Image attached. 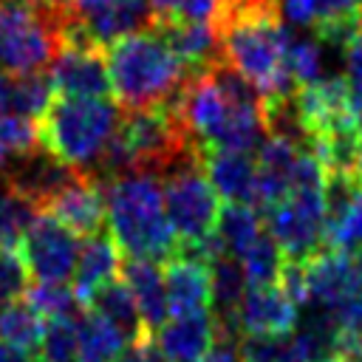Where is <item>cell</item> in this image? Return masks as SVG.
Here are the masks:
<instances>
[{
  "label": "cell",
  "mask_w": 362,
  "mask_h": 362,
  "mask_svg": "<svg viewBox=\"0 0 362 362\" xmlns=\"http://www.w3.org/2000/svg\"><path fill=\"white\" fill-rule=\"evenodd\" d=\"M342 82L348 88L354 113L362 119V34L354 37L342 51Z\"/></svg>",
  "instance_id": "4dcf8cb0"
},
{
  "label": "cell",
  "mask_w": 362,
  "mask_h": 362,
  "mask_svg": "<svg viewBox=\"0 0 362 362\" xmlns=\"http://www.w3.org/2000/svg\"><path fill=\"white\" fill-rule=\"evenodd\" d=\"M263 221L288 260L311 263L328 249V218L322 189H294L286 201L266 209Z\"/></svg>",
  "instance_id": "5b68a950"
},
{
  "label": "cell",
  "mask_w": 362,
  "mask_h": 362,
  "mask_svg": "<svg viewBox=\"0 0 362 362\" xmlns=\"http://www.w3.org/2000/svg\"><path fill=\"white\" fill-rule=\"evenodd\" d=\"M124 255L116 246V240L105 232L88 235L79 243V257L74 269V288L82 300H88L96 288L107 286L110 280H119Z\"/></svg>",
  "instance_id": "e0dca14e"
},
{
  "label": "cell",
  "mask_w": 362,
  "mask_h": 362,
  "mask_svg": "<svg viewBox=\"0 0 362 362\" xmlns=\"http://www.w3.org/2000/svg\"><path fill=\"white\" fill-rule=\"evenodd\" d=\"M37 356L40 362H79L76 320H48Z\"/></svg>",
  "instance_id": "83f0119b"
},
{
  "label": "cell",
  "mask_w": 362,
  "mask_h": 362,
  "mask_svg": "<svg viewBox=\"0 0 362 362\" xmlns=\"http://www.w3.org/2000/svg\"><path fill=\"white\" fill-rule=\"evenodd\" d=\"M124 119V107L107 96L68 99L57 96L40 119L42 144L62 161L76 167L85 178L93 175L105 150L116 139Z\"/></svg>",
  "instance_id": "3957f363"
},
{
  "label": "cell",
  "mask_w": 362,
  "mask_h": 362,
  "mask_svg": "<svg viewBox=\"0 0 362 362\" xmlns=\"http://www.w3.org/2000/svg\"><path fill=\"white\" fill-rule=\"evenodd\" d=\"M297 311L280 286H249L235 317L240 334H286L294 328Z\"/></svg>",
  "instance_id": "5bb4252c"
},
{
  "label": "cell",
  "mask_w": 362,
  "mask_h": 362,
  "mask_svg": "<svg viewBox=\"0 0 362 362\" xmlns=\"http://www.w3.org/2000/svg\"><path fill=\"white\" fill-rule=\"evenodd\" d=\"M107 71L110 90L124 110L170 105L192 79L156 25L107 45Z\"/></svg>",
  "instance_id": "7a4b0ae2"
},
{
  "label": "cell",
  "mask_w": 362,
  "mask_h": 362,
  "mask_svg": "<svg viewBox=\"0 0 362 362\" xmlns=\"http://www.w3.org/2000/svg\"><path fill=\"white\" fill-rule=\"evenodd\" d=\"M119 362H170V359L158 348L156 337L147 331V334H141V337H136V339L127 342V348L122 351Z\"/></svg>",
  "instance_id": "1f68e13d"
},
{
  "label": "cell",
  "mask_w": 362,
  "mask_h": 362,
  "mask_svg": "<svg viewBox=\"0 0 362 362\" xmlns=\"http://www.w3.org/2000/svg\"><path fill=\"white\" fill-rule=\"evenodd\" d=\"M42 144L40 124L25 116H0V170Z\"/></svg>",
  "instance_id": "484cf974"
},
{
  "label": "cell",
  "mask_w": 362,
  "mask_h": 362,
  "mask_svg": "<svg viewBox=\"0 0 362 362\" xmlns=\"http://www.w3.org/2000/svg\"><path fill=\"white\" fill-rule=\"evenodd\" d=\"M266 229V221H263V212L249 206V204H223L221 212H218V221H215V238L221 240L223 252L226 255H235L240 257L246 252V246Z\"/></svg>",
  "instance_id": "7402d4cb"
},
{
  "label": "cell",
  "mask_w": 362,
  "mask_h": 362,
  "mask_svg": "<svg viewBox=\"0 0 362 362\" xmlns=\"http://www.w3.org/2000/svg\"><path fill=\"white\" fill-rule=\"evenodd\" d=\"M76 331H79V362H119L122 351L130 342L113 322H107L90 308H85V314L76 320Z\"/></svg>",
  "instance_id": "44dd1931"
},
{
  "label": "cell",
  "mask_w": 362,
  "mask_h": 362,
  "mask_svg": "<svg viewBox=\"0 0 362 362\" xmlns=\"http://www.w3.org/2000/svg\"><path fill=\"white\" fill-rule=\"evenodd\" d=\"M59 14L20 0H0V71L37 74L48 68L62 48Z\"/></svg>",
  "instance_id": "277c9868"
},
{
  "label": "cell",
  "mask_w": 362,
  "mask_h": 362,
  "mask_svg": "<svg viewBox=\"0 0 362 362\" xmlns=\"http://www.w3.org/2000/svg\"><path fill=\"white\" fill-rule=\"evenodd\" d=\"M65 17L99 48L153 28L156 23L150 0H68Z\"/></svg>",
  "instance_id": "ba28073f"
},
{
  "label": "cell",
  "mask_w": 362,
  "mask_h": 362,
  "mask_svg": "<svg viewBox=\"0 0 362 362\" xmlns=\"http://www.w3.org/2000/svg\"><path fill=\"white\" fill-rule=\"evenodd\" d=\"M164 286L170 300V314H198L212 311V288H209V272L204 263L173 257L164 269Z\"/></svg>",
  "instance_id": "ac0fdd59"
},
{
  "label": "cell",
  "mask_w": 362,
  "mask_h": 362,
  "mask_svg": "<svg viewBox=\"0 0 362 362\" xmlns=\"http://www.w3.org/2000/svg\"><path fill=\"white\" fill-rule=\"evenodd\" d=\"M243 362H300L291 331L286 334H243L240 342Z\"/></svg>",
  "instance_id": "4316f807"
},
{
  "label": "cell",
  "mask_w": 362,
  "mask_h": 362,
  "mask_svg": "<svg viewBox=\"0 0 362 362\" xmlns=\"http://www.w3.org/2000/svg\"><path fill=\"white\" fill-rule=\"evenodd\" d=\"M124 286L130 288L144 328L150 334H156L167 320H170V300H167V286H164V269L158 266V260H147V257H124L122 263V274Z\"/></svg>",
  "instance_id": "2e32d148"
},
{
  "label": "cell",
  "mask_w": 362,
  "mask_h": 362,
  "mask_svg": "<svg viewBox=\"0 0 362 362\" xmlns=\"http://www.w3.org/2000/svg\"><path fill=\"white\" fill-rule=\"evenodd\" d=\"M359 173H362V130H359Z\"/></svg>",
  "instance_id": "8d00e7d4"
},
{
  "label": "cell",
  "mask_w": 362,
  "mask_h": 362,
  "mask_svg": "<svg viewBox=\"0 0 362 362\" xmlns=\"http://www.w3.org/2000/svg\"><path fill=\"white\" fill-rule=\"evenodd\" d=\"M153 11H156V20H167V17H175L181 0H150Z\"/></svg>",
  "instance_id": "e575fe53"
},
{
  "label": "cell",
  "mask_w": 362,
  "mask_h": 362,
  "mask_svg": "<svg viewBox=\"0 0 362 362\" xmlns=\"http://www.w3.org/2000/svg\"><path fill=\"white\" fill-rule=\"evenodd\" d=\"M42 334H45V317L25 297H17L0 305V339L3 342L25 354H37Z\"/></svg>",
  "instance_id": "603a6c76"
},
{
  "label": "cell",
  "mask_w": 362,
  "mask_h": 362,
  "mask_svg": "<svg viewBox=\"0 0 362 362\" xmlns=\"http://www.w3.org/2000/svg\"><path fill=\"white\" fill-rule=\"evenodd\" d=\"M107 232L124 257L173 260L178 235L164 212L161 178L147 170H133L102 184Z\"/></svg>",
  "instance_id": "6da1fadb"
},
{
  "label": "cell",
  "mask_w": 362,
  "mask_h": 362,
  "mask_svg": "<svg viewBox=\"0 0 362 362\" xmlns=\"http://www.w3.org/2000/svg\"><path fill=\"white\" fill-rule=\"evenodd\" d=\"M153 25L161 31V37L170 42V48L189 68L192 76L206 74L212 65L223 62L215 23H189V20L167 17V20H156Z\"/></svg>",
  "instance_id": "7c38bea8"
},
{
  "label": "cell",
  "mask_w": 362,
  "mask_h": 362,
  "mask_svg": "<svg viewBox=\"0 0 362 362\" xmlns=\"http://www.w3.org/2000/svg\"><path fill=\"white\" fill-rule=\"evenodd\" d=\"M25 6H34V8H42V11H62L68 0H20Z\"/></svg>",
  "instance_id": "d590c367"
},
{
  "label": "cell",
  "mask_w": 362,
  "mask_h": 362,
  "mask_svg": "<svg viewBox=\"0 0 362 362\" xmlns=\"http://www.w3.org/2000/svg\"><path fill=\"white\" fill-rule=\"evenodd\" d=\"M201 362H243L240 348H238V339L218 337V342L212 345V351H209V354H206Z\"/></svg>",
  "instance_id": "d6a6232c"
},
{
  "label": "cell",
  "mask_w": 362,
  "mask_h": 362,
  "mask_svg": "<svg viewBox=\"0 0 362 362\" xmlns=\"http://www.w3.org/2000/svg\"><path fill=\"white\" fill-rule=\"evenodd\" d=\"M48 79L54 93L68 99H99L110 93V71L102 48L62 45L48 65Z\"/></svg>",
  "instance_id": "30bf717a"
},
{
  "label": "cell",
  "mask_w": 362,
  "mask_h": 362,
  "mask_svg": "<svg viewBox=\"0 0 362 362\" xmlns=\"http://www.w3.org/2000/svg\"><path fill=\"white\" fill-rule=\"evenodd\" d=\"M42 212L54 215L59 223H65L74 235L88 238L107 226V209H105V192L102 184L93 178H79L74 187L59 192Z\"/></svg>",
  "instance_id": "9a60e30c"
},
{
  "label": "cell",
  "mask_w": 362,
  "mask_h": 362,
  "mask_svg": "<svg viewBox=\"0 0 362 362\" xmlns=\"http://www.w3.org/2000/svg\"><path fill=\"white\" fill-rule=\"evenodd\" d=\"M34 283H68L79 257V235L54 215L40 212L17 243Z\"/></svg>",
  "instance_id": "52a82bcc"
},
{
  "label": "cell",
  "mask_w": 362,
  "mask_h": 362,
  "mask_svg": "<svg viewBox=\"0 0 362 362\" xmlns=\"http://www.w3.org/2000/svg\"><path fill=\"white\" fill-rule=\"evenodd\" d=\"M79 178H82V173L76 167H71L68 161H62L57 153H51L45 144L14 158L11 164H6L0 170V184H6L8 189H14L25 201H31L40 212L59 192L74 187Z\"/></svg>",
  "instance_id": "9c48e42d"
},
{
  "label": "cell",
  "mask_w": 362,
  "mask_h": 362,
  "mask_svg": "<svg viewBox=\"0 0 362 362\" xmlns=\"http://www.w3.org/2000/svg\"><path fill=\"white\" fill-rule=\"evenodd\" d=\"M25 300L45 320H79L85 314V300L68 283H31Z\"/></svg>",
  "instance_id": "d4e9b609"
},
{
  "label": "cell",
  "mask_w": 362,
  "mask_h": 362,
  "mask_svg": "<svg viewBox=\"0 0 362 362\" xmlns=\"http://www.w3.org/2000/svg\"><path fill=\"white\" fill-rule=\"evenodd\" d=\"M153 337L170 362H201L218 342V320L212 311L181 314L167 320Z\"/></svg>",
  "instance_id": "4fadbf2b"
},
{
  "label": "cell",
  "mask_w": 362,
  "mask_h": 362,
  "mask_svg": "<svg viewBox=\"0 0 362 362\" xmlns=\"http://www.w3.org/2000/svg\"><path fill=\"white\" fill-rule=\"evenodd\" d=\"M31 274L17 246H0V305L17 297H25Z\"/></svg>",
  "instance_id": "f1b7e54d"
},
{
  "label": "cell",
  "mask_w": 362,
  "mask_h": 362,
  "mask_svg": "<svg viewBox=\"0 0 362 362\" xmlns=\"http://www.w3.org/2000/svg\"><path fill=\"white\" fill-rule=\"evenodd\" d=\"M359 25H362V14H359Z\"/></svg>",
  "instance_id": "74e56055"
},
{
  "label": "cell",
  "mask_w": 362,
  "mask_h": 362,
  "mask_svg": "<svg viewBox=\"0 0 362 362\" xmlns=\"http://www.w3.org/2000/svg\"><path fill=\"white\" fill-rule=\"evenodd\" d=\"M57 99L48 74H6L0 71V116L42 119Z\"/></svg>",
  "instance_id": "d6986e66"
},
{
  "label": "cell",
  "mask_w": 362,
  "mask_h": 362,
  "mask_svg": "<svg viewBox=\"0 0 362 362\" xmlns=\"http://www.w3.org/2000/svg\"><path fill=\"white\" fill-rule=\"evenodd\" d=\"M201 167L221 198L257 209V161L240 150H204Z\"/></svg>",
  "instance_id": "8fae6325"
},
{
  "label": "cell",
  "mask_w": 362,
  "mask_h": 362,
  "mask_svg": "<svg viewBox=\"0 0 362 362\" xmlns=\"http://www.w3.org/2000/svg\"><path fill=\"white\" fill-rule=\"evenodd\" d=\"M164 189V212L178 235V243H192L206 235H212L218 212H221V195L209 184L201 164L181 167L161 178Z\"/></svg>",
  "instance_id": "8992f818"
},
{
  "label": "cell",
  "mask_w": 362,
  "mask_h": 362,
  "mask_svg": "<svg viewBox=\"0 0 362 362\" xmlns=\"http://www.w3.org/2000/svg\"><path fill=\"white\" fill-rule=\"evenodd\" d=\"M243 272H246V280L249 286H277L280 274H283V266H286V252L280 249V243L272 238L269 229H263L249 246L246 252L238 257Z\"/></svg>",
  "instance_id": "cb8c5ba5"
},
{
  "label": "cell",
  "mask_w": 362,
  "mask_h": 362,
  "mask_svg": "<svg viewBox=\"0 0 362 362\" xmlns=\"http://www.w3.org/2000/svg\"><path fill=\"white\" fill-rule=\"evenodd\" d=\"M0 362H37V359L31 354H25V351H20V348H14V345L0 339Z\"/></svg>",
  "instance_id": "836d02e7"
},
{
  "label": "cell",
  "mask_w": 362,
  "mask_h": 362,
  "mask_svg": "<svg viewBox=\"0 0 362 362\" xmlns=\"http://www.w3.org/2000/svg\"><path fill=\"white\" fill-rule=\"evenodd\" d=\"M85 305L90 311H96L99 317H105L107 322H113L127 339H136V337L147 334L144 320H141V311H139V305H136V300H133V294H130V288L124 286L122 277L119 280H110L102 288H96L85 300Z\"/></svg>",
  "instance_id": "ffe728a7"
},
{
  "label": "cell",
  "mask_w": 362,
  "mask_h": 362,
  "mask_svg": "<svg viewBox=\"0 0 362 362\" xmlns=\"http://www.w3.org/2000/svg\"><path fill=\"white\" fill-rule=\"evenodd\" d=\"M328 249L339 255H359L362 252V198L348 209L342 221L328 226Z\"/></svg>",
  "instance_id": "f546056e"
}]
</instances>
